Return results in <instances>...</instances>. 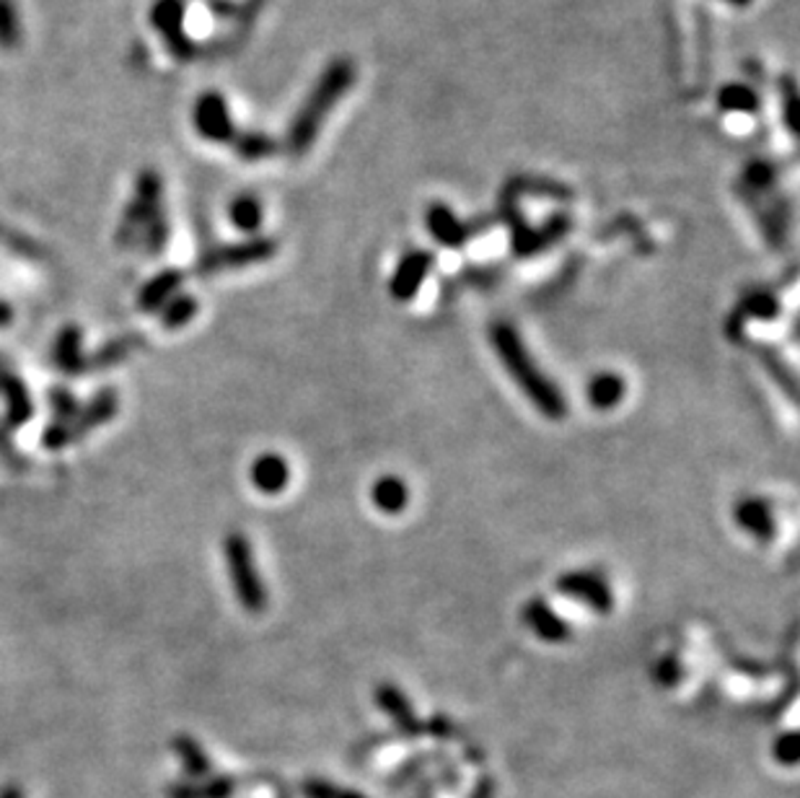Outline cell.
I'll list each match as a JSON object with an SVG mask.
<instances>
[{
	"mask_svg": "<svg viewBox=\"0 0 800 798\" xmlns=\"http://www.w3.org/2000/svg\"><path fill=\"white\" fill-rule=\"evenodd\" d=\"M0 457H3V462L11 467V470H27V459L19 454L17 447H13L11 441V431L6 428L3 423H0Z\"/></svg>",
	"mask_w": 800,
	"mask_h": 798,
	"instance_id": "d590c367",
	"label": "cell"
},
{
	"mask_svg": "<svg viewBox=\"0 0 800 798\" xmlns=\"http://www.w3.org/2000/svg\"><path fill=\"white\" fill-rule=\"evenodd\" d=\"M120 412V395L114 389H102L96 391L94 397L89 399L86 405H81V410L75 412V418L71 420L73 426V436L75 441H81L83 436H89L96 428H102L110 423V420Z\"/></svg>",
	"mask_w": 800,
	"mask_h": 798,
	"instance_id": "8fae6325",
	"label": "cell"
},
{
	"mask_svg": "<svg viewBox=\"0 0 800 798\" xmlns=\"http://www.w3.org/2000/svg\"><path fill=\"white\" fill-rule=\"evenodd\" d=\"M741 311L751 319L772 321L777 314L782 311V306H780V301H777V296L769 294V290H751V294H746V298H743Z\"/></svg>",
	"mask_w": 800,
	"mask_h": 798,
	"instance_id": "f1b7e54d",
	"label": "cell"
},
{
	"mask_svg": "<svg viewBox=\"0 0 800 798\" xmlns=\"http://www.w3.org/2000/svg\"><path fill=\"white\" fill-rule=\"evenodd\" d=\"M433 270V255L430 252L414 249L410 255L402 257V263L397 265L394 275H391L389 283V294L397 298V301H412L418 296V290L425 283L428 273Z\"/></svg>",
	"mask_w": 800,
	"mask_h": 798,
	"instance_id": "30bf717a",
	"label": "cell"
},
{
	"mask_svg": "<svg viewBox=\"0 0 800 798\" xmlns=\"http://www.w3.org/2000/svg\"><path fill=\"white\" fill-rule=\"evenodd\" d=\"M557 591L567 598L586 604L591 612H598V615H609L614 607V594L609 583L596 571L563 573L557 579Z\"/></svg>",
	"mask_w": 800,
	"mask_h": 798,
	"instance_id": "52a82bcc",
	"label": "cell"
},
{
	"mask_svg": "<svg viewBox=\"0 0 800 798\" xmlns=\"http://www.w3.org/2000/svg\"><path fill=\"white\" fill-rule=\"evenodd\" d=\"M207 6H211V11L215 13V17H234L238 9L234 0H207Z\"/></svg>",
	"mask_w": 800,
	"mask_h": 798,
	"instance_id": "f35d334b",
	"label": "cell"
},
{
	"mask_svg": "<svg viewBox=\"0 0 800 798\" xmlns=\"http://www.w3.org/2000/svg\"><path fill=\"white\" fill-rule=\"evenodd\" d=\"M141 244H143V249L148 252L151 257L161 255V252L166 249V244H168V218H166L164 208L153 213V216L148 218V224L143 226Z\"/></svg>",
	"mask_w": 800,
	"mask_h": 798,
	"instance_id": "83f0119b",
	"label": "cell"
},
{
	"mask_svg": "<svg viewBox=\"0 0 800 798\" xmlns=\"http://www.w3.org/2000/svg\"><path fill=\"white\" fill-rule=\"evenodd\" d=\"M192 125H195L197 135L211 143H234L236 125L230 117V110L218 91H205L197 96L195 106H192Z\"/></svg>",
	"mask_w": 800,
	"mask_h": 798,
	"instance_id": "8992f818",
	"label": "cell"
},
{
	"mask_svg": "<svg viewBox=\"0 0 800 798\" xmlns=\"http://www.w3.org/2000/svg\"><path fill=\"white\" fill-rule=\"evenodd\" d=\"M490 340L492 348L498 352L500 364H503L505 371L511 374L515 387L529 397V402L534 405L544 418L563 420L567 416L565 395L560 391L557 383L536 366V360L531 358V352L521 340L519 329L507 325V321H495L490 329Z\"/></svg>",
	"mask_w": 800,
	"mask_h": 798,
	"instance_id": "6da1fadb",
	"label": "cell"
},
{
	"mask_svg": "<svg viewBox=\"0 0 800 798\" xmlns=\"http://www.w3.org/2000/svg\"><path fill=\"white\" fill-rule=\"evenodd\" d=\"M275 252H278V244H275L270 236H252V239L246 242L226 244V247L205 252V255L197 259V273L207 278V275L215 273L242 270V267L270 263Z\"/></svg>",
	"mask_w": 800,
	"mask_h": 798,
	"instance_id": "5b68a950",
	"label": "cell"
},
{
	"mask_svg": "<svg viewBox=\"0 0 800 798\" xmlns=\"http://www.w3.org/2000/svg\"><path fill=\"white\" fill-rule=\"evenodd\" d=\"M174 749L180 751L184 767H187L192 775H205L207 767H211L203 747H199L195 739H189V736H180V739L174 741Z\"/></svg>",
	"mask_w": 800,
	"mask_h": 798,
	"instance_id": "4dcf8cb0",
	"label": "cell"
},
{
	"mask_svg": "<svg viewBox=\"0 0 800 798\" xmlns=\"http://www.w3.org/2000/svg\"><path fill=\"white\" fill-rule=\"evenodd\" d=\"M228 218L242 234H257L261 224H265V205H261L259 197H254L246 192V195H238L234 203L228 205Z\"/></svg>",
	"mask_w": 800,
	"mask_h": 798,
	"instance_id": "7402d4cb",
	"label": "cell"
},
{
	"mask_svg": "<svg viewBox=\"0 0 800 798\" xmlns=\"http://www.w3.org/2000/svg\"><path fill=\"white\" fill-rule=\"evenodd\" d=\"M743 182L751 192H767L777 182V166L765 158L751 161L743 172Z\"/></svg>",
	"mask_w": 800,
	"mask_h": 798,
	"instance_id": "f546056e",
	"label": "cell"
},
{
	"mask_svg": "<svg viewBox=\"0 0 800 798\" xmlns=\"http://www.w3.org/2000/svg\"><path fill=\"white\" fill-rule=\"evenodd\" d=\"M656 679L660 682V685H666V687L676 685V682L681 679V664L676 662L674 656L660 658L658 666H656Z\"/></svg>",
	"mask_w": 800,
	"mask_h": 798,
	"instance_id": "74e56055",
	"label": "cell"
},
{
	"mask_svg": "<svg viewBox=\"0 0 800 798\" xmlns=\"http://www.w3.org/2000/svg\"><path fill=\"white\" fill-rule=\"evenodd\" d=\"M234 149L238 158L261 161V158H273L275 153H278V143L265 133H236Z\"/></svg>",
	"mask_w": 800,
	"mask_h": 798,
	"instance_id": "4316f807",
	"label": "cell"
},
{
	"mask_svg": "<svg viewBox=\"0 0 800 798\" xmlns=\"http://www.w3.org/2000/svg\"><path fill=\"white\" fill-rule=\"evenodd\" d=\"M567 228H571V224H567L565 218L550 221V224L542 226V228H531V226L521 224V221H519V224H515V228H513L515 255L529 257V255H536V252L552 247V244H557L560 239H563Z\"/></svg>",
	"mask_w": 800,
	"mask_h": 798,
	"instance_id": "9a60e30c",
	"label": "cell"
},
{
	"mask_svg": "<svg viewBox=\"0 0 800 798\" xmlns=\"http://www.w3.org/2000/svg\"><path fill=\"white\" fill-rule=\"evenodd\" d=\"M718 106L722 112L751 114L759 110V94L746 83H726L718 91Z\"/></svg>",
	"mask_w": 800,
	"mask_h": 798,
	"instance_id": "484cf974",
	"label": "cell"
},
{
	"mask_svg": "<svg viewBox=\"0 0 800 798\" xmlns=\"http://www.w3.org/2000/svg\"><path fill=\"white\" fill-rule=\"evenodd\" d=\"M161 208H164V182H161V174L156 168H143V172L135 176L133 200L127 203L125 216H122V224L117 234H114L117 247H135V244L141 242L143 226L148 224V218Z\"/></svg>",
	"mask_w": 800,
	"mask_h": 798,
	"instance_id": "277c9868",
	"label": "cell"
},
{
	"mask_svg": "<svg viewBox=\"0 0 800 798\" xmlns=\"http://www.w3.org/2000/svg\"><path fill=\"white\" fill-rule=\"evenodd\" d=\"M371 501L381 513L397 516V513H402L407 503H410V488H407V482L397 478V474H383V478L373 482Z\"/></svg>",
	"mask_w": 800,
	"mask_h": 798,
	"instance_id": "ffe728a7",
	"label": "cell"
},
{
	"mask_svg": "<svg viewBox=\"0 0 800 798\" xmlns=\"http://www.w3.org/2000/svg\"><path fill=\"white\" fill-rule=\"evenodd\" d=\"M223 552H226L228 579L238 604H242L249 615H261L270 598H267V586L257 571V563H254L252 542L246 540V534L242 532H230L226 542H223Z\"/></svg>",
	"mask_w": 800,
	"mask_h": 798,
	"instance_id": "3957f363",
	"label": "cell"
},
{
	"mask_svg": "<svg viewBox=\"0 0 800 798\" xmlns=\"http://www.w3.org/2000/svg\"><path fill=\"white\" fill-rule=\"evenodd\" d=\"M759 352H761V358H765V366L772 371L777 383H782V387L788 389V395L796 399V379H792V374L780 364V358H777L775 352H769V350H759Z\"/></svg>",
	"mask_w": 800,
	"mask_h": 798,
	"instance_id": "e575fe53",
	"label": "cell"
},
{
	"mask_svg": "<svg viewBox=\"0 0 800 798\" xmlns=\"http://www.w3.org/2000/svg\"><path fill=\"white\" fill-rule=\"evenodd\" d=\"M376 703H379L404 732H418V718H414L412 703L407 700L402 689L394 685H379V689H376Z\"/></svg>",
	"mask_w": 800,
	"mask_h": 798,
	"instance_id": "603a6c76",
	"label": "cell"
},
{
	"mask_svg": "<svg viewBox=\"0 0 800 798\" xmlns=\"http://www.w3.org/2000/svg\"><path fill=\"white\" fill-rule=\"evenodd\" d=\"M143 337L141 335H125V337H114V340L104 342L94 356H86V371H106V368H114L117 364H122L127 356H133L137 348H143Z\"/></svg>",
	"mask_w": 800,
	"mask_h": 798,
	"instance_id": "44dd1931",
	"label": "cell"
},
{
	"mask_svg": "<svg viewBox=\"0 0 800 798\" xmlns=\"http://www.w3.org/2000/svg\"><path fill=\"white\" fill-rule=\"evenodd\" d=\"M182 283H184V273L176 270V267H168V270L153 275V278L141 288V294H137V309L143 314H156L158 309H164V304L172 301V298L180 294Z\"/></svg>",
	"mask_w": 800,
	"mask_h": 798,
	"instance_id": "ac0fdd59",
	"label": "cell"
},
{
	"mask_svg": "<svg viewBox=\"0 0 800 798\" xmlns=\"http://www.w3.org/2000/svg\"><path fill=\"white\" fill-rule=\"evenodd\" d=\"M230 786H234V782L226 778H218V780H211L203 788H174V794H180L174 798H228Z\"/></svg>",
	"mask_w": 800,
	"mask_h": 798,
	"instance_id": "836d02e7",
	"label": "cell"
},
{
	"mask_svg": "<svg viewBox=\"0 0 800 798\" xmlns=\"http://www.w3.org/2000/svg\"><path fill=\"white\" fill-rule=\"evenodd\" d=\"M726 3H734V6H749L751 0H726Z\"/></svg>",
	"mask_w": 800,
	"mask_h": 798,
	"instance_id": "60d3db41",
	"label": "cell"
},
{
	"mask_svg": "<svg viewBox=\"0 0 800 798\" xmlns=\"http://www.w3.org/2000/svg\"><path fill=\"white\" fill-rule=\"evenodd\" d=\"M249 480L261 495H280L290 482V464L278 451H265L252 462Z\"/></svg>",
	"mask_w": 800,
	"mask_h": 798,
	"instance_id": "4fadbf2b",
	"label": "cell"
},
{
	"mask_svg": "<svg viewBox=\"0 0 800 798\" xmlns=\"http://www.w3.org/2000/svg\"><path fill=\"white\" fill-rule=\"evenodd\" d=\"M0 397L6 399V416L0 423L9 428L11 433L24 428L29 420H32L34 402L32 397H29V389L24 387V381L11 371L3 358H0Z\"/></svg>",
	"mask_w": 800,
	"mask_h": 798,
	"instance_id": "9c48e42d",
	"label": "cell"
},
{
	"mask_svg": "<svg viewBox=\"0 0 800 798\" xmlns=\"http://www.w3.org/2000/svg\"><path fill=\"white\" fill-rule=\"evenodd\" d=\"M734 519H736L738 529H743L746 534H751L753 540H759V542H769L777 532L772 505H769L765 498L746 495V498H741V501H736Z\"/></svg>",
	"mask_w": 800,
	"mask_h": 798,
	"instance_id": "7c38bea8",
	"label": "cell"
},
{
	"mask_svg": "<svg viewBox=\"0 0 800 798\" xmlns=\"http://www.w3.org/2000/svg\"><path fill=\"white\" fill-rule=\"evenodd\" d=\"M184 0H156L151 11V24L156 32L164 37L168 52L180 60L195 58V42L184 32Z\"/></svg>",
	"mask_w": 800,
	"mask_h": 798,
	"instance_id": "ba28073f",
	"label": "cell"
},
{
	"mask_svg": "<svg viewBox=\"0 0 800 798\" xmlns=\"http://www.w3.org/2000/svg\"><path fill=\"white\" fill-rule=\"evenodd\" d=\"M71 443H75L71 420H52V423L44 428L42 447L48 451H60V449L71 447Z\"/></svg>",
	"mask_w": 800,
	"mask_h": 798,
	"instance_id": "1f68e13d",
	"label": "cell"
},
{
	"mask_svg": "<svg viewBox=\"0 0 800 798\" xmlns=\"http://www.w3.org/2000/svg\"><path fill=\"white\" fill-rule=\"evenodd\" d=\"M775 759L782 765H796L798 759V734L788 732L775 741Z\"/></svg>",
	"mask_w": 800,
	"mask_h": 798,
	"instance_id": "8d00e7d4",
	"label": "cell"
},
{
	"mask_svg": "<svg viewBox=\"0 0 800 798\" xmlns=\"http://www.w3.org/2000/svg\"><path fill=\"white\" fill-rule=\"evenodd\" d=\"M199 304L195 296L189 294H176L172 301L164 304L161 309V327L168 329V332H176V329H184L192 319L197 317Z\"/></svg>",
	"mask_w": 800,
	"mask_h": 798,
	"instance_id": "cb8c5ba5",
	"label": "cell"
},
{
	"mask_svg": "<svg viewBox=\"0 0 800 798\" xmlns=\"http://www.w3.org/2000/svg\"><path fill=\"white\" fill-rule=\"evenodd\" d=\"M352 83H356V65H352L350 60H335V63L321 73V79L317 81V86L311 89L301 112L290 122L288 151L294 153V156H304V153L311 149V143L317 141L319 135L321 122L329 117L335 104L348 94Z\"/></svg>",
	"mask_w": 800,
	"mask_h": 798,
	"instance_id": "7a4b0ae2",
	"label": "cell"
},
{
	"mask_svg": "<svg viewBox=\"0 0 800 798\" xmlns=\"http://www.w3.org/2000/svg\"><path fill=\"white\" fill-rule=\"evenodd\" d=\"M625 395H627V383L614 371H598L596 376H591L586 383L588 405L598 412L614 410L622 399H625Z\"/></svg>",
	"mask_w": 800,
	"mask_h": 798,
	"instance_id": "d6986e66",
	"label": "cell"
},
{
	"mask_svg": "<svg viewBox=\"0 0 800 798\" xmlns=\"http://www.w3.org/2000/svg\"><path fill=\"white\" fill-rule=\"evenodd\" d=\"M50 408L55 412V420H73L75 412L81 410L79 397L65 387H55L50 391Z\"/></svg>",
	"mask_w": 800,
	"mask_h": 798,
	"instance_id": "d6a6232c",
	"label": "cell"
},
{
	"mask_svg": "<svg viewBox=\"0 0 800 798\" xmlns=\"http://www.w3.org/2000/svg\"><path fill=\"white\" fill-rule=\"evenodd\" d=\"M523 623L544 643H565L571 638V625H567L565 617H560L544 598H531V602H526V607H523Z\"/></svg>",
	"mask_w": 800,
	"mask_h": 798,
	"instance_id": "5bb4252c",
	"label": "cell"
},
{
	"mask_svg": "<svg viewBox=\"0 0 800 798\" xmlns=\"http://www.w3.org/2000/svg\"><path fill=\"white\" fill-rule=\"evenodd\" d=\"M52 364L60 374L79 376L86 374V356H83V332L81 327L68 325L58 332L52 345Z\"/></svg>",
	"mask_w": 800,
	"mask_h": 798,
	"instance_id": "2e32d148",
	"label": "cell"
},
{
	"mask_svg": "<svg viewBox=\"0 0 800 798\" xmlns=\"http://www.w3.org/2000/svg\"><path fill=\"white\" fill-rule=\"evenodd\" d=\"M24 42V27H21L17 0H0V50L17 52Z\"/></svg>",
	"mask_w": 800,
	"mask_h": 798,
	"instance_id": "d4e9b609",
	"label": "cell"
},
{
	"mask_svg": "<svg viewBox=\"0 0 800 798\" xmlns=\"http://www.w3.org/2000/svg\"><path fill=\"white\" fill-rule=\"evenodd\" d=\"M13 321V309L6 301H0V329L9 327Z\"/></svg>",
	"mask_w": 800,
	"mask_h": 798,
	"instance_id": "ab89813d",
	"label": "cell"
},
{
	"mask_svg": "<svg viewBox=\"0 0 800 798\" xmlns=\"http://www.w3.org/2000/svg\"><path fill=\"white\" fill-rule=\"evenodd\" d=\"M425 226L428 232L433 234V239L438 244H443V247L457 249L469 239V226L443 203L430 205L425 213Z\"/></svg>",
	"mask_w": 800,
	"mask_h": 798,
	"instance_id": "e0dca14e",
	"label": "cell"
}]
</instances>
